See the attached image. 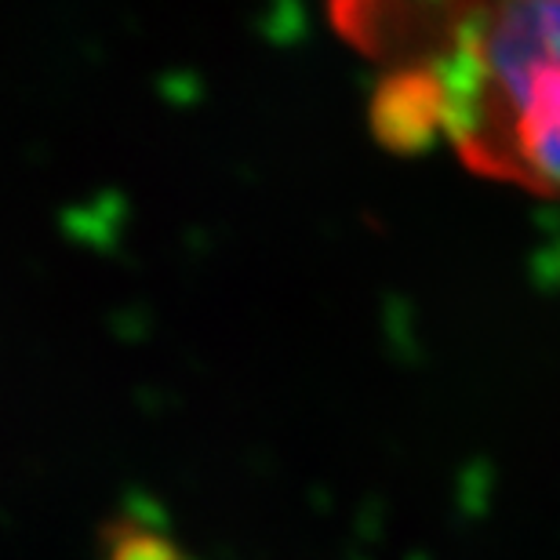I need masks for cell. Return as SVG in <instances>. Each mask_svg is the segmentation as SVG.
Returning a JSON list of instances; mask_svg holds the SVG:
<instances>
[{
  "instance_id": "6da1fadb",
  "label": "cell",
  "mask_w": 560,
  "mask_h": 560,
  "mask_svg": "<svg viewBox=\"0 0 560 560\" xmlns=\"http://www.w3.org/2000/svg\"><path fill=\"white\" fill-rule=\"evenodd\" d=\"M491 172L542 189H560V77L521 114Z\"/></svg>"
}]
</instances>
